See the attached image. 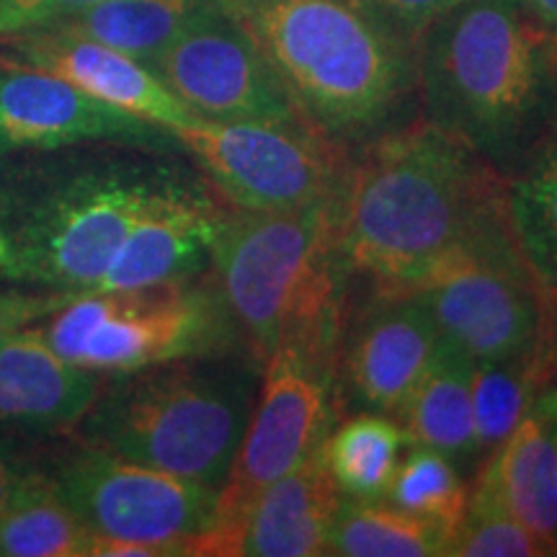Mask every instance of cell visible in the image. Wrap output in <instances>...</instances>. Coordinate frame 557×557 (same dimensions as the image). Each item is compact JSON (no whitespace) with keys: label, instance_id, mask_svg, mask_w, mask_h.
<instances>
[{"label":"cell","instance_id":"obj_1","mask_svg":"<svg viewBox=\"0 0 557 557\" xmlns=\"http://www.w3.org/2000/svg\"><path fill=\"white\" fill-rule=\"evenodd\" d=\"M506 230V181L421 116L351 152L338 201L341 250L351 276L372 287H408Z\"/></svg>","mask_w":557,"mask_h":557},{"label":"cell","instance_id":"obj_2","mask_svg":"<svg viewBox=\"0 0 557 557\" xmlns=\"http://www.w3.org/2000/svg\"><path fill=\"white\" fill-rule=\"evenodd\" d=\"M418 116L508 181L557 135V34L521 0H462L416 41Z\"/></svg>","mask_w":557,"mask_h":557},{"label":"cell","instance_id":"obj_3","mask_svg":"<svg viewBox=\"0 0 557 557\" xmlns=\"http://www.w3.org/2000/svg\"><path fill=\"white\" fill-rule=\"evenodd\" d=\"M26 156L0 158V278L47 292L94 289L135 222L197 184L150 152Z\"/></svg>","mask_w":557,"mask_h":557},{"label":"cell","instance_id":"obj_4","mask_svg":"<svg viewBox=\"0 0 557 557\" xmlns=\"http://www.w3.org/2000/svg\"><path fill=\"white\" fill-rule=\"evenodd\" d=\"M253 39L299 120L357 150L418 116L416 47L367 0H214Z\"/></svg>","mask_w":557,"mask_h":557},{"label":"cell","instance_id":"obj_5","mask_svg":"<svg viewBox=\"0 0 557 557\" xmlns=\"http://www.w3.org/2000/svg\"><path fill=\"white\" fill-rule=\"evenodd\" d=\"M259 374L250 351L103 374L99 395L70 434L83 447L220 491L246 434Z\"/></svg>","mask_w":557,"mask_h":557},{"label":"cell","instance_id":"obj_6","mask_svg":"<svg viewBox=\"0 0 557 557\" xmlns=\"http://www.w3.org/2000/svg\"><path fill=\"white\" fill-rule=\"evenodd\" d=\"M338 201L278 212L233 207L222 222L209 269L259 364L287 344L338 357L354 278L341 250Z\"/></svg>","mask_w":557,"mask_h":557},{"label":"cell","instance_id":"obj_7","mask_svg":"<svg viewBox=\"0 0 557 557\" xmlns=\"http://www.w3.org/2000/svg\"><path fill=\"white\" fill-rule=\"evenodd\" d=\"M37 329L62 359L99 374L250 351L214 274L143 289L70 292Z\"/></svg>","mask_w":557,"mask_h":557},{"label":"cell","instance_id":"obj_8","mask_svg":"<svg viewBox=\"0 0 557 557\" xmlns=\"http://www.w3.org/2000/svg\"><path fill=\"white\" fill-rule=\"evenodd\" d=\"M403 292L421 299L442 336L475 361L534 351L555 325V299L529 271L511 230L447 256Z\"/></svg>","mask_w":557,"mask_h":557},{"label":"cell","instance_id":"obj_9","mask_svg":"<svg viewBox=\"0 0 557 557\" xmlns=\"http://www.w3.org/2000/svg\"><path fill=\"white\" fill-rule=\"evenodd\" d=\"M235 209L278 212L341 199L351 150L308 124L199 120L173 132Z\"/></svg>","mask_w":557,"mask_h":557},{"label":"cell","instance_id":"obj_10","mask_svg":"<svg viewBox=\"0 0 557 557\" xmlns=\"http://www.w3.org/2000/svg\"><path fill=\"white\" fill-rule=\"evenodd\" d=\"M336 369L338 357L297 344L278 346L263 361L246 434L207 529L233 524L263 487L318 455L344 416Z\"/></svg>","mask_w":557,"mask_h":557},{"label":"cell","instance_id":"obj_11","mask_svg":"<svg viewBox=\"0 0 557 557\" xmlns=\"http://www.w3.org/2000/svg\"><path fill=\"white\" fill-rule=\"evenodd\" d=\"M50 480L96 537L160 545L176 557L189 555V542L212 524L220 493L83 444L54 465Z\"/></svg>","mask_w":557,"mask_h":557},{"label":"cell","instance_id":"obj_12","mask_svg":"<svg viewBox=\"0 0 557 557\" xmlns=\"http://www.w3.org/2000/svg\"><path fill=\"white\" fill-rule=\"evenodd\" d=\"M150 70L201 120L302 122L269 60L218 5L181 32Z\"/></svg>","mask_w":557,"mask_h":557},{"label":"cell","instance_id":"obj_13","mask_svg":"<svg viewBox=\"0 0 557 557\" xmlns=\"http://www.w3.org/2000/svg\"><path fill=\"white\" fill-rule=\"evenodd\" d=\"M442 331L426 305L403 289L369 284L361 308L348 305L338 346V406L398 418L434 357Z\"/></svg>","mask_w":557,"mask_h":557},{"label":"cell","instance_id":"obj_14","mask_svg":"<svg viewBox=\"0 0 557 557\" xmlns=\"http://www.w3.org/2000/svg\"><path fill=\"white\" fill-rule=\"evenodd\" d=\"M165 135L173 132L109 107L58 75L0 65V158L90 143L152 150Z\"/></svg>","mask_w":557,"mask_h":557},{"label":"cell","instance_id":"obj_15","mask_svg":"<svg viewBox=\"0 0 557 557\" xmlns=\"http://www.w3.org/2000/svg\"><path fill=\"white\" fill-rule=\"evenodd\" d=\"M0 65L58 75L83 94L169 132L201 120L145 62L60 26L0 37Z\"/></svg>","mask_w":557,"mask_h":557},{"label":"cell","instance_id":"obj_16","mask_svg":"<svg viewBox=\"0 0 557 557\" xmlns=\"http://www.w3.org/2000/svg\"><path fill=\"white\" fill-rule=\"evenodd\" d=\"M344 493L320 451L256 496L233 524L207 529L189 542L194 557H320Z\"/></svg>","mask_w":557,"mask_h":557},{"label":"cell","instance_id":"obj_17","mask_svg":"<svg viewBox=\"0 0 557 557\" xmlns=\"http://www.w3.org/2000/svg\"><path fill=\"white\" fill-rule=\"evenodd\" d=\"M230 209L233 205L222 197H212V186L197 181L135 222L99 284L88 292L143 289L205 274Z\"/></svg>","mask_w":557,"mask_h":557},{"label":"cell","instance_id":"obj_18","mask_svg":"<svg viewBox=\"0 0 557 557\" xmlns=\"http://www.w3.org/2000/svg\"><path fill=\"white\" fill-rule=\"evenodd\" d=\"M103 374L70 364L37 325L0 341V423L32 434H70L99 395Z\"/></svg>","mask_w":557,"mask_h":557},{"label":"cell","instance_id":"obj_19","mask_svg":"<svg viewBox=\"0 0 557 557\" xmlns=\"http://www.w3.org/2000/svg\"><path fill=\"white\" fill-rule=\"evenodd\" d=\"M468 508L519 519L557 555V447L542 393L506 442L480 462Z\"/></svg>","mask_w":557,"mask_h":557},{"label":"cell","instance_id":"obj_20","mask_svg":"<svg viewBox=\"0 0 557 557\" xmlns=\"http://www.w3.org/2000/svg\"><path fill=\"white\" fill-rule=\"evenodd\" d=\"M410 444L442 451L462 475L480 468L472 413V357L447 336L438 338L426 372L398 416Z\"/></svg>","mask_w":557,"mask_h":557},{"label":"cell","instance_id":"obj_21","mask_svg":"<svg viewBox=\"0 0 557 557\" xmlns=\"http://www.w3.org/2000/svg\"><path fill=\"white\" fill-rule=\"evenodd\" d=\"M212 9L214 0H101L47 26L96 39L152 67L181 32Z\"/></svg>","mask_w":557,"mask_h":557},{"label":"cell","instance_id":"obj_22","mask_svg":"<svg viewBox=\"0 0 557 557\" xmlns=\"http://www.w3.org/2000/svg\"><path fill=\"white\" fill-rule=\"evenodd\" d=\"M398 418L372 410L341 416L320 447V462L348 498H387L408 449Z\"/></svg>","mask_w":557,"mask_h":557},{"label":"cell","instance_id":"obj_23","mask_svg":"<svg viewBox=\"0 0 557 557\" xmlns=\"http://www.w3.org/2000/svg\"><path fill=\"white\" fill-rule=\"evenodd\" d=\"M451 532L387 498L344 496L333 519L329 553L336 557H447Z\"/></svg>","mask_w":557,"mask_h":557},{"label":"cell","instance_id":"obj_24","mask_svg":"<svg viewBox=\"0 0 557 557\" xmlns=\"http://www.w3.org/2000/svg\"><path fill=\"white\" fill-rule=\"evenodd\" d=\"M94 532L70 511L50 475L21 472L0 511V557H90Z\"/></svg>","mask_w":557,"mask_h":557},{"label":"cell","instance_id":"obj_25","mask_svg":"<svg viewBox=\"0 0 557 557\" xmlns=\"http://www.w3.org/2000/svg\"><path fill=\"white\" fill-rule=\"evenodd\" d=\"M506 214L529 271L557 299V135L506 181Z\"/></svg>","mask_w":557,"mask_h":557},{"label":"cell","instance_id":"obj_26","mask_svg":"<svg viewBox=\"0 0 557 557\" xmlns=\"http://www.w3.org/2000/svg\"><path fill=\"white\" fill-rule=\"evenodd\" d=\"M387 500L418 517L438 521L455 537L468 513L470 487L457 465L442 451L408 444V455L400 459Z\"/></svg>","mask_w":557,"mask_h":557},{"label":"cell","instance_id":"obj_27","mask_svg":"<svg viewBox=\"0 0 557 557\" xmlns=\"http://www.w3.org/2000/svg\"><path fill=\"white\" fill-rule=\"evenodd\" d=\"M447 557H555V553L519 519L493 508H468Z\"/></svg>","mask_w":557,"mask_h":557},{"label":"cell","instance_id":"obj_28","mask_svg":"<svg viewBox=\"0 0 557 557\" xmlns=\"http://www.w3.org/2000/svg\"><path fill=\"white\" fill-rule=\"evenodd\" d=\"M101 0H0V37L73 16Z\"/></svg>","mask_w":557,"mask_h":557},{"label":"cell","instance_id":"obj_29","mask_svg":"<svg viewBox=\"0 0 557 557\" xmlns=\"http://www.w3.org/2000/svg\"><path fill=\"white\" fill-rule=\"evenodd\" d=\"M400 37L416 47L418 37L429 29L438 16L455 9L462 0H367Z\"/></svg>","mask_w":557,"mask_h":557},{"label":"cell","instance_id":"obj_30","mask_svg":"<svg viewBox=\"0 0 557 557\" xmlns=\"http://www.w3.org/2000/svg\"><path fill=\"white\" fill-rule=\"evenodd\" d=\"M67 295L70 292L32 295V292L21 289H0V341L50 318L65 302Z\"/></svg>","mask_w":557,"mask_h":557},{"label":"cell","instance_id":"obj_31","mask_svg":"<svg viewBox=\"0 0 557 557\" xmlns=\"http://www.w3.org/2000/svg\"><path fill=\"white\" fill-rule=\"evenodd\" d=\"M18 478L21 472L13 468L11 459L3 455V449H0V511H3L5 504H9V498L13 496V487H16Z\"/></svg>","mask_w":557,"mask_h":557},{"label":"cell","instance_id":"obj_32","mask_svg":"<svg viewBox=\"0 0 557 557\" xmlns=\"http://www.w3.org/2000/svg\"><path fill=\"white\" fill-rule=\"evenodd\" d=\"M521 3H524L547 29H553L557 34V0H521Z\"/></svg>","mask_w":557,"mask_h":557},{"label":"cell","instance_id":"obj_33","mask_svg":"<svg viewBox=\"0 0 557 557\" xmlns=\"http://www.w3.org/2000/svg\"><path fill=\"white\" fill-rule=\"evenodd\" d=\"M542 403H545V408H547L549 426H553L555 447H557V385H549L545 393H542Z\"/></svg>","mask_w":557,"mask_h":557}]
</instances>
